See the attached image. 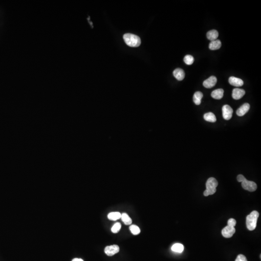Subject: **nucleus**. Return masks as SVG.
Returning <instances> with one entry per match:
<instances>
[{"instance_id":"1","label":"nucleus","mask_w":261,"mask_h":261,"mask_svg":"<svg viewBox=\"0 0 261 261\" xmlns=\"http://www.w3.org/2000/svg\"><path fill=\"white\" fill-rule=\"evenodd\" d=\"M259 216V212L257 211H253L251 214L247 216V227L250 231H253L256 228Z\"/></svg>"},{"instance_id":"2","label":"nucleus","mask_w":261,"mask_h":261,"mask_svg":"<svg viewBox=\"0 0 261 261\" xmlns=\"http://www.w3.org/2000/svg\"><path fill=\"white\" fill-rule=\"evenodd\" d=\"M218 183L214 177H210L206 182V189L204 192V195L205 196L214 194L216 192V188Z\"/></svg>"},{"instance_id":"3","label":"nucleus","mask_w":261,"mask_h":261,"mask_svg":"<svg viewBox=\"0 0 261 261\" xmlns=\"http://www.w3.org/2000/svg\"><path fill=\"white\" fill-rule=\"evenodd\" d=\"M123 39L126 44L131 47H138L140 45V38L136 35L126 34L123 35Z\"/></svg>"},{"instance_id":"4","label":"nucleus","mask_w":261,"mask_h":261,"mask_svg":"<svg viewBox=\"0 0 261 261\" xmlns=\"http://www.w3.org/2000/svg\"><path fill=\"white\" fill-rule=\"evenodd\" d=\"M242 187L244 190L252 192L256 191L257 188V184L254 182L247 181L246 178L242 182Z\"/></svg>"},{"instance_id":"5","label":"nucleus","mask_w":261,"mask_h":261,"mask_svg":"<svg viewBox=\"0 0 261 261\" xmlns=\"http://www.w3.org/2000/svg\"><path fill=\"white\" fill-rule=\"evenodd\" d=\"M222 116L225 120H229L233 116V110L228 105H225L222 108Z\"/></svg>"},{"instance_id":"6","label":"nucleus","mask_w":261,"mask_h":261,"mask_svg":"<svg viewBox=\"0 0 261 261\" xmlns=\"http://www.w3.org/2000/svg\"><path fill=\"white\" fill-rule=\"evenodd\" d=\"M235 232H236V229L235 227L227 226L222 230L221 234L223 237H226V238H230L233 237Z\"/></svg>"},{"instance_id":"7","label":"nucleus","mask_w":261,"mask_h":261,"mask_svg":"<svg viewBox=\"0 0 261 261\" xmlns=\"http://www.w3.org/2000/svg\"><path fill=\"white\" fill-rule=\"evenodd\" d=\"M120 251V247L116 245L108 246L106 247L105 249V252L107 255L109 256H113L115 254L119 253Z\"/></svg>"},{"instance_id":"8","label":"nucleus","mask_w":261,"mask_h":261,"mask_svg":"<svg viewBox=\"0 0 261 261\" xmlns=\"http://www.w3.org/2000/svg\"><path fill=\"white\" fill-rule=\"evenodd\" d=\"M217 82V78L215 76H211L204 81L203 86L206 88H211L216 85Z\"/></svg>"},{"instance_id":"9","label":"nucleus","mask_w":261,"mask_h":261,"mask_svg":"<svg viewBox=\"0 0 261 261\" xmlns=\"http://www.w3.org/2000/svg\"><path fill=\"white\" fill-rule=\"evenodd\" d=\"M245 94V91L241 89L235 88L232 92V97L235 100H239L243 97Z\"/></svg>"},{"instance_id":"10","label":"nucleus","mask_w":261,"mask_h":261,"mask_svg":"<svg viewBox=\"0 0 261 261\" xmlns=\"http://www.w3.org/2000/svg\"><path fill=\"white\" fill-rule=\"evenodd\" d=\"M250 108V105L248 103H245L237 109V114L238 116H243L248 112Z\"/></svg>"},{"instance_id":"11","label":"nucleus","mask_w":261,"mask_h":261,"mask_svg":"<svg viewBox=\"0 0 261 261\" xmlns=\"http://www.w3.org/2000/svg\"><path fill=\"white\" fill-rule=\"evenodd\" d=\"M173 75L179 81H182L184 79L185 74L183 70L181 68H177L173 72Z\"/></svg>"},{"instance_id":"12","label":"nucleus","mask_w":261,"mask_h":261,"mask_svg":"<svg viewBox=\"0 0 261 261\" xmlns=\"http://www.w3.org/2000/svg\"><path fill=\"white\" fill-rule=\"evenodd\" d=\"M229 82L231 85L235 87H241L244 84L242 79L234 77H231L229 79Z\"/></svg>"},{"instance_id":"13","label":"nucleus","mask_w":261,"mask_h":261,"mask_svg":"<svg viewBox=\"0 0 261 261\" xmlns=\"http://www.w3.org/2000/svg\"><path fill=\"white\" fill-rule=\"evenodd\" d=\"M223 94H224L223 90L222 89H219L212 91L211 93V96L215 99L219 100L223 97Z\"/></svg>"},{"instance_id":"14","label":"nucleus","mask_w":261,"mask_h":261,"mask_svg":"<svg viewBox=\"0 0 261 261\" xmlns=\"http://www.w3.org/2000/svg\"><path fill=\"white\" fill-rule=\"evenodd\" d=\"M219 33L217 30H210L207 33V38L209 40L211 41H215L217 40V38L218 37Z\"/></svg>"},{"instance_id":"15","label":"nucleus","mask_w":261,"mask_h":261,"mask_svg":"<svg viewBox=\"0 0 261 261\" xmlns=\"http://www.w3.org/2000/svg\"><path fill=\"white\" fill-rule=\"evenodd\" d=\"M221 46V43L220 40H216L215 41H211L209 45V48L212 51H215L220 49Z\"/></svg>"},{"instance_id":"16","label":"nucleus","mask_w":261,"mask_h":261,"mask_svg":"<svg viewBox=\"0 0 261 261\" xmlns=\"http://www.w3.org/2000/svg\"><path fill=\"white\" fill-rule=\"evenodd\" d=\"M203 97V94L200 91H197L194 94L193 100L195 105H199L201 103V99Z\"/></svg>"},{"instance_id":"17","label":"nucleus","mask_w":261,"mask_h":261,"mask_svg":"<svg viewBox=\"0 0 261 261\" xmlns=\"http://www.w3.org/2000/svg\"><path fill=\"white\" fill-rule=\"evenodd\" d=\"M205 121L210 122H216V117L213 113L209 112L205 114L204 116Z\"/></svg>"},{"instance_id":"18","label":"nucleus","mask_w":261,"mask_h":261,"mask_svg":"<svg viewBox=\"0 0 261 261\" xmlns=\"http://www.w3.org/2000/svg\"><path fill=\"white\" fill-rule=\"evenodd\" d=\"M122 214L119 212H113L108 214V219L111 220H117L121 218Z\"/></svg>"},{"instance_id":"19","label":"nucleus","mask_w":261,"mask_h":261,"mask_svg":"<svg viewBox=\"0 0 261 261\" xmlns=\"http://www.w3.org/2000/svg\"><path fill=\"white\" fill-rule=\"evenodd\" d=\"M172 251L176 253H182L184 250V246L182 244L180 243H176L172 246L171 247Z\"/></svg>"},{"instance_id":"20","label":"nucleus","mask_w":261,"mask_h":261,"mask_svg":"<svg viewBox=\"0 0 261 261\" xmlns=\"http://www.w3.org/2000/svg\"><path fill=\"white\" fill-rule=\"evenodd\" d=\"M121 219L125 225H130L132 223V220L127 213H124L122 214Z\"/></svg>"},{"instance_id":"21","label":"nucleus","mask_w":261,"mask_h":261,"mask_svg":"<svg viewBox=\"0 0 261 261\" xmlns=\"http://www.w3.org/2000/svg\"><path fill=\"white\" fill-rule=\"evenodd\" d=\"M194 58L192 56L187 55L184 58V62L187 65H192L194 62Z\"/></svg>"},{"instance_id":"22","label":"nucleus","mask_w":261,"mask_h":261,"mask_svg":"<svg viewBox=\"0 0 261 261\" xmlns=\"http://www.w3.org/2000/svg\"><path fill=\"white\" fill-rule=\"evenodd\" d=\"M130 230L133 235H138L140 233V230L139 228L135 225H131L130 226Z\"/></svg>"},{"instance_id":"23","label":"nucleus","mask_w":261,"mask_h":261,"mask_svg":"<svg viewBox=\"0 0 261 261\" xmlns=\"http://www.w3.org/2000/svg\"><path fill=\"white\" fill-rule=\"evenodd\" d=\"M121 224L119 222H117L111 228V231L113 233H117L120 231L121 229Z\"/></svg>"},{"instance_id":"24","label":"nucleus","mask_w":261,"mask_h":261,"mask_svg":"<svg viewBox=\"0 0 261 261\" xmlns=\"http://www.w3.org/2000/svg\"><path fill=\"white\" fill-rule=\"evenodd\" d=\"M228 226H230L231 227H235V226H236V224H237V221H236V220H235L234 219H230L228 220Z\"/></svg>"},{"instance_id":"25","label":"nucleus","mask_w":261,"mask_h":261,"mask_svg":"<svg viewBox=\"0 0 261 261\" xmlns=\"http://www.w3.org/2000/svg\"><path fill=\"white\" fill-rule=\"evenodd\" d=\"M235 261H247L246 257L242 254L238 255L237 257L236 258Z\"/></svg>"},{"instance_id":"26","label":"nucleus","mask_w":261,"mask_h":261,"mask_svg":"<svg viewBox=\"0 0 261 261\" xmlns=\"http://www.w3.org/2000/svg\"><path fill=\"white\" fill-rule=\"evenodd\" d=\"M245 178V177L243 176L242 175H239L237 177V181L239 182H242L244 180Z\"/></svg>"},{"instance_id":"27","label":"nucleus","mask_w":261,"mask_h":261,"mask_svg":"<svg viewBox=\"0 0 261 261\" xmlns=\"http://www.w3.org/2000/svg\"><path fill=\"white\" fill-rule=\"evenodd\" d=\"M72 261H83L82 259H79V258H74L73 259V260H72Z\"/></svg>"}]
</instances>
